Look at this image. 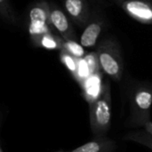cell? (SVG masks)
Masks as SVG:
<instances>
[{"label": "cell", "mask_w": 152, "mask_h": 152, "mask_svg": "<svg viewBox=\"0 0 152 152\" xmlns=\"http://www.w3.org/2000/svg\"><path fill=\"white\" fill-rule=\"evenodd\" d=\"M90 126L94 138L105 137L111 125V91L110 83L103 84L101 96L89 104Z\"/></svg>", "instance_id": "obj_1"}, {"label": "cell", "mask_w": 152, "mask_h": 152, "mask_svg": "<svg viewBox=\"0 0 152 152\" xmlns=\"http://www.w3.org/2000/svg\"><path fill=\"white\" fill-rule=\"evenodd\" d=\"M62 37L54 36L52 32L42 36L35 44L46 50H61Z\"/></svg>", "instance_id": "obj_11"}, {"label": "cell", "mask_w": 152, "mask_h": 152, "mask_svg": "<svg viewBox=\"0 0 152 152\" xmlns=\"http://www.w3.org/2000/svg\"><path fill=\"white\" fill-rule=\"evenodd\" d=\"M0 14L7 21L14 23L17 20L10 0H0Z\"/></svg>", "instance_id": "obj_15"}, {"label": "cell", "mask_w": 152, "mask_h": 152, "mask_svg": "<svg viewBox=\"0 0 152 152\" xmlns=\"http://www.w3.org/2000/svg\"><path fill=\"white\" fill-rule=\"evenodd\" d=\"M120 1H122V2H126V1H131V0H120Z\"/></svg>", "instance_id": "obj_17"}, {"label": "cell", "mask_w": 152, "mask_h": 152, "mask_svg": "<svg viewBox=\"0 0 152 152\" xmlns=\"http://www.w3.org/2000/svg\"><path fill=\"white\" fill-rule=\"evenodd\" d=\"M101 70L115 81H119L124 71V62L119 45L112 39L102 41L96 49Z\"/></svg>", "instance_id": "obj_3"}, {"label": "cell", "mask_w": 152, "mask_h": 152, "mask_svg": "<svg viewBox=\"0 0 152 152\" xmlns=\"http://www.w3.org/2000/svg\"><path fill=\"white\" fill-rule=\"evenodd\" d=\"M59 152H63V151H59Z\"/></svg>", "instance_id": "obj_18"}, {"label": "cell", "mask_w": 152, "mask_h": 152, "mask_svg": "<svg viewBox=\"0 0 152 152\" xmlns=\"http://www.w3.org/2000/svg\"><path fill=\"white\" fill-rule=\"evenodd\" d=\"M123 10L134 20L152 25V3L150 0H131L122 3Z\"/></svg>", "instance_id": "obj_5"}, {"label": "cell", "mask_w": 152, "mask_h": 152, "mask_svg": "<svg viewBox=\"0 0 152 152\" xmlns=\"http://www.w3.org/2000/svg\"><path fill=\"white\" fill-rule=\"evenodd\" d=\"M62 49L67 51L78 60H81L86 56L85 47L80 43L77 42L75 39H63L61 50Z\"/></svg>", "instance_id": "obj_14"}, {"label": "cell", "mask_w": 152, "mask_h": 152, "mask_svg": "<svg viewBox=\"0 0 152 152\" xmlns=\"http://www.w3.org/2000/svg\"><path fill=\"white\" fill-rule=\"evenodd\" d=\"M65 12L77 24L84 25L89 22L90 11L86 0H64Z\"/></svg>", "instance_id": "obj_7"}, {"label": "cell", "mask_w": 152, "mask_h": 152, "mask_svg": "<svg viewBox=\"0 0 152 152\" xmlns=\"http://www.w3.org/2000/svg\"><path fill=\"white\" fill-rule=\"evenodd\" d=\"M123 139L125 141H132L142 144L152 151V134L146 130L131 131L127 133Z\"/></svg>", "instance_id": "obj_12"}, {"label": "cell", "mask_w": 152, "mask_h": 152, "mask_svg": "<svg viewBox=\"0 0 152 152\" xmlns=\"http://www.w3.org/2000/svg\"><path fill=\"white\" fill-rule=\"evenodd\" d=\"M102 28L103 21L102 20H94L89 21L86 25V28L80 36L79 43L85 48H92L95 46Z\"/></svg>", "instance_id": "obj_8"}, {"label": "cell", "mask_w": 152, "mask_h": 152, "mask_svg": "<svg viewBox=\"0 0 152 152\" xmlns=\"http://www.w3.org/2000/svg\"><path fill=\"white\" fill-rule=\"evenodd\" d=\"M144 128H145V130L146 131H148L150 134H152V121H148L146 124H145V126H144Z\"/></svg>", "instance_id": "obj_16"}, {"label": "cell", "mask_w": 152, "mask_h": 152, "mask_svg": "<svg viewBox=\"0 0 152 152\" xmlns=\"http://www.w3.org/2000/svg\"><path fill=\"white\" fill-rule=\"evenodd\" d=\"M66 12L56 6H50V22L52 27L63 39H74L75 31Z\"/></svg>", "instance_id": "obj_6"}, {"label": "cell", "mask_w": 152, "mask_h": 152, "mask_svg": "<svg viewBox=\"0 0 152 152\" xmlns=\"http://www.w3.org/2000/svg\"><path fill=\"white\" fill-rule=\"evenodd\" d=\"M97 75L98 74L91 75L82 84V86L84 89V97L89 104L96 101L102 93L103 85L100 86L101 84L99 82V78Z\"/></svg>", "instance_id": "obj_10"}, {"label": "cell", "mask_w": 152, "mask_h": 152, "mask_svg": "<svg viewBox=\"0 0 152 152\" xmlns=\"http://www.w3.org/2000/svg\"><path fill=\"white\" fill-rule=\"evenodd\" d=\"M28 33L34 43L42 36L51 33L50 5L46 2H39L34 5L28 13Z\"/></svg>", "instance_id": "obj_4"}, {"label": "cell", "mask_w": 152, "mask_h": 152, "mask_svg": "<svg viewBox=\"0 0 152 152\" xmlns=\"http://www.w3.org/2000/svg\"><path fill=\"white\" fill-rule=\"evenodd\" d=\"M60 59L62 64L66 67V69L70 72V74L74 77V78L77 79L78 69H79V60L71 55L65 50L60 51Z\"/></svg>", "instance_id": "obj_13"}, {"label": "cell", "mask_w": 152, "mask_h": 152, "mask_svg": "<svg viewBox=\"0 0 152 152\" xmlns=\"http://www.w3.org/2000/svg\"><path fill=\"white\" fill-rule=\"evenodd\" d=\"M116 147L115 141L106 137H98L71 152H113Z\"/></svg>", "instance_id": "obj_9"}, {"label": "cell", "mask_w": 152, "mask_h": 152, "mask_svg": "<svg viewBox=\"0 0 152 152\" xmlns=\"http://www.w3.org/2000/svg\"><path fill=\"white\" fill-rule=\"evenodd\" d=\"M152 106V85L142 83L136 86L130 94L129 127H140L151 120Z\"/></svg>", "instance_id": "obj_2"}]
</instances>
